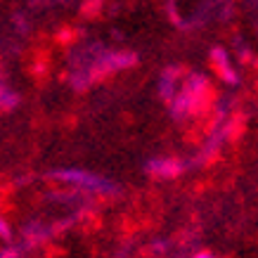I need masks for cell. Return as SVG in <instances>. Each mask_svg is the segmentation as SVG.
I'll return each mask as SVG.
<instances>
[{"label": "cell", "instance_id": "cell-1", "mask_svg": "<svg viewBox=\"0 0 258 258\" xmlns=\"http://www.w3.org/2000/svg\"><path fill=\"white\" fill-rule=\"evenodd\" d=\"M50 178L71 189H79L83 195H95V197L118 195V187L114 185V180L104 178V175L95 171H86V168H57V171L50 173Z\"/></svg>", "mask_w": 258, "mask_h": 258}, {"label": "cell", "instance_id": "cell-2", "mask_svg": "<svg viewBox=\"0 0 258 258\" xmlns=\"http://www.w3.org/2000/svg\"><path fill=\"white\" fill-rule=\"evenodd\" d=\"M182 161L180 159H173V157H154L147 161V173L152 178H159V180H171V178H178L182 173Z\"/></svg>", "mask_w": 258, "mask_h": 258}, {"label": "cell", "instance_id": "cell-3", "mask_svg": "<svg viewBox=\"0 0 258 258\" xmlns=\"http://www.w3.org/2000/svg\"><path fill=\"white\" fill-rule=\"evenodd\" d=\"M213 62H216V67H218L220 76L227 81V83H235V71L230 69V62H227V55L223 52V50H213Z\"/></svg>", "mask_w": 258, "mask_h": 258}, {"label": "cell", "instance_id": "cell-4", "mask_svg": "<svg viewBox=\"0 0 258 258\" xmlns=\"http://www.w3.org/2000/svg\"><path fill=\"white\" fill-rule=\"evenodd\" d=\"M24 253H26V246H5V249L0 251V258H24Z\"/></svg>", "mask_w": 258, "mask_h": 258}, {"label": "cell", "instance_id": "cell-5", "mask_svg": "<svg viewBox=\"0 0 258 258\" xmlns=\"http://www.w3.org/2000/svg\"><path fill=\"white\" fill-rule=\"evenodd\" d=\"M0 239H3V242H10V239H12V225H10L8 218H3V216H0Z\"/></svg>", "mask_w": 258, "mask_h": 258}, {"label": "cell", "instance_id": "cell-6", "mask_svg": "<svg viewBox=\"0 0 258 258\" xmlns=\"http://www.w3.org/2000/svg\"><path fill=\"white\" fill-rule=\"evenodd\" d=\"M189 258H220V256L213 253V251H197V253H192Z\"/></svg>", "mask_w": 258, "mask_h": 258}]
</instances>
